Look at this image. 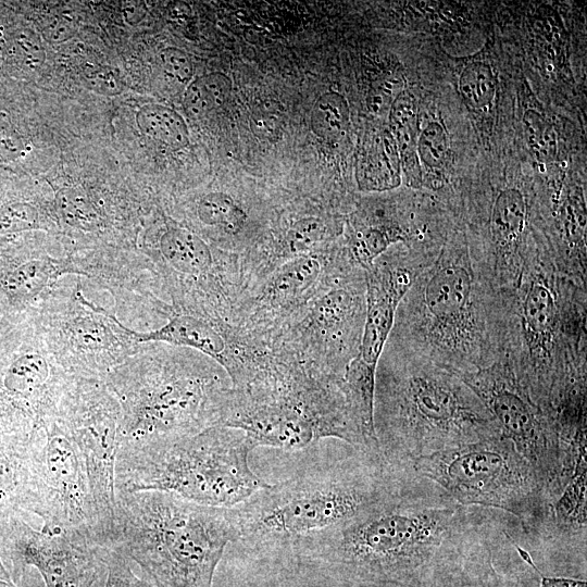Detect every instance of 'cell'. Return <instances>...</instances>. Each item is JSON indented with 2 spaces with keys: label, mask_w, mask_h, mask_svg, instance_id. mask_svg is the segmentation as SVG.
Here are the masks:
<instances>
[{
  "label": "cell",
  "mask_w": 587,
  "mask_h": 587,
  "mask_svg": "<svg viewBox=\"0 0 587 587\" xmlns=\"http://www.w3.org/2000/svg\"><path fill=\"white\" fill-rule=\"evenodd\" d=\"M516 551L520 555V558L528 564L540 577V587H587V583L585 579H578V578H570V577H561V576H547L545 575L536 565L534 559L532 558L530 553L519 546L517 544H514Z\"/></svg>",
  "instance_id": "74e56055"
},
{
  "label": "cell",
  "mask_w": 587,
  "mask_h": 587,
  "mask_svg": "<svg viewBox=\"0 0 587 587\" xmlns=\"http://www.w3.org/2000/svg\"><path fill=\"white\" fill-rule=\"evenodd\" d=\"M460 377L492 414L502 437L530 463L551 507L569 483L555 422L532 400L504 353L489 366Z\"/></svg>",
  "instance_id": "4fadbf2b"
},
{
  "label": "cell",
  "mask_w": 587,
  "mask_h": 587,
  "mask_svg": "<svg viewBox=\"0 0 587 587\" xmlns=\"http://www.w3.org/2000/svg\"><path fill=\"white\" fill-rule=\"evenodd\" d=\"M30 444L28 513L41 519L40 530L85 537L105 548L85 460L74 439L53 419Z\"/></svg>",
  "instance_id": "7c38bea8"
},
{
  "label": "cell",
  "mask_w": 587,
  "mask_h": 587,
  "mask_svg": "<svg viewBox=\"0 0 587 587\" xmlns=\"http://www.w3.org/2000/svg\"><path fill=\"white\" fill-rule=\"evenodd\" d=\"M30 320L55 362L75 377L104 380L141 345L116 314L87 299L79 277L60 280Z\"/></svg>",
  "instance_id": "30bf717a"
},
{
  "label": "cell",
  "mask_w": 587,
  "mask_h": 587,
  "mask_svg": "<svg viewBox=\"0 0 587 587\" xmlns=\"http://www.w3.org/2000/svg\"><path fill=\"white\" fill-rule=\"evenodd\" d=\"M136 123L146 137L171 150L183 149L189 143L185 120L167 105L147 103L140 107L136 113Z\"/></svg>",
  "instance_id": "cb8c5ba5"
},
{
  "label": "cell",
  "mask_w": 587,
  "mask_h": 587,
  "mask_svg": "<svg viewBox=\"0 0 587 587\" xmlns=\"http://www.w3.org/2000/svg\"><path fill=\"white\" fill-rule=\"evenodd\" d=\"M355 178L362 191H385L400 185V155L389 129L365 135L357 159Z\"/></svg>",
  "instance_id": "ffe728a7"
},
{
  "label": "cell",
  "mask_w": 587,
  "mask_h": 587,
  "mask_svg": "<svg viewBox=\"0 0 587 587\" xmlns=\"http://www.w3.org/2000/svg\"><path fill=\"white\" fill-rule=\"evenodd\" d=\"M255 447L242 430L223 424L173 440L121 447L116 491H161L205 507L232 508L268 485L249 465Z\"/></svg>",
  "instance_id": "ba28073f"
},
{
  "label": "cell",
  "mask_w": 587,
  "mask_h": 587,
  "mask_svg": "<svg viewBox=\"0 0 587 587\" xmlns=\"http://www.w3.org/2000/svg\"><path fill=\"white\" fill-rule=\"evenodd\" d=\"M82 75L89 89L105 96H116L123 90V83L120 76L110 67L85 63Z\"/></svg>",
  "instance_id": "d590c367"
},
{
  "label": "cell",
  "mask_w": 587,
  "mask_h": 587,
  "mask_svg": "<svg viewBox=\"0 0 587 587\" xmlns=\"http://www.w3.org/2000/svg\"><path fill=\"white\" fill-rule=\"evenodd\" d=\"M355 587H399L396 585L390 584H379V585H364V586H355ZM459 587H502L501 580H491V582H485V583H476L471 585H464Z\"/></svg>",
  "instance_id": "60d3db41"
},
{
  "label": "cell",
  "mask_w": 587,
  "mask_h": 587,
  "mask_svg": "<svg viewBox=\"0 0 587 587\" xmlns=\"http://www.w3.org/2000/svg\"><path fill=\"white\" fill-rule=\"evenodd\" d=\"M105 549L88 538L34 529L23 519L0 534V555L16 585L33 566L47 587H92L105 567Z\"/></svg>",
  "instance_id": "2e32d148"
},
{
  "label": "cell",
  "mask_w": 587,
  "mask_h": 587,
  "mask_svg": "<svg viewBox=\"0 0 587 587\" xmlns=\"http://www.w3.org/2000/svg\"><path fill=\"white\" fill-rule=\"evenodd\" d=\"M587 461L577 465L572 478L550 507L544 530L548 538L579 539L586 545Z\"/></svg>",
  "instance_id": "44dd1931"
},
{
  "label": "cell",
  "mask_w": 587,
  "mask_h": 587,
  "mask_svg": "<svg viewBox=\"0 0 587 587\" xmlns=\"http://www.w3.org/2000/svg\"><path fill=\"white\" fill-rule=\"evenodd\" d=\"M30 480V441L0 434V534L28 513Z\"/></svg>",
  "instance_id": "ac0fdd59"
},
{
  "label": "cell",
  "mask_w": 587,
  "mask_h": 587,
  "mask_svg": "<svg viewBox=\"0 0 587 587\" xmlns=\"http://www.w3.org/2000/svg\"><path fill=\"white\" fill-rule=\"evenodd\" d=\"M503 300L504 354L532 400L557 424L562 410L587 401V282L560 270L549 245L537 241Z\"/></svg>",
  "instance_id": "3957f363"
},
{
  "label": "cell",
  "mask_w": 587,
  "mask_h": 587,
  "mask_svg": "<svg viewBox=\"0 0 587 587\" xmlns=\"http://www.w3.org/2000/svg\"><path fill=\"white\" fill-rule=\"evenodd\" d=\"M389 132L397 143L404 176L414 177L419 175L421 165L416 151L419 136L417 108L414 98L404 90L399 93L390 105Z\"/></svg>",
  "instance_id": "7402d4cb"
},
{
  "label": "cell",
  "mask_w": 587,
  "mask_h": 587,
  "mask_svg": "<svg viewBox=\"0 0 587 587\" xmlns=\"http://www.w3.org/2000/svg\"><path fill=\"white\" fill-rule=\"evenodd\" d=\"M412 470L362 449L334 464L267 485L226 513L234 541L258 553L288 552L303 538L346 524L390 496Z\"/></svg>",
  "instance_id": "5b68a950"
},
{
  "label": "cell",
  "mask_w": 587,
  "mask_h": 587,
  "mask_svg": "<svg viewBox=\"0 0 587 587\" xmlns=\"http://www.w3.org/2000/svg\"><path fill=\"white\" fill-rule=\"evenodd\" d=\"M158 65L162 79L172 89H186L192 80L193 64L190 57L182 49L167 47L158 55Z\"/></svg>",
  "instance_id": "4dcf8cb0"
},
{
  "label": "cell",
  "mask_w": 587,
  "mask_h": 587,
  "mask_svg": "<svg viewBox=\"0 0 587 587\" xmlns=\"http://www.w3.org/2000/svg\"><path fill=\"white\" fill-rule=\"evenodd\" d=\"M232 91V80L223 73L203 74L192 79L184 90L183 107L191 118H203L220 109Z\"/></svg>",
  "instance_id": "d4e9b609"
},
{
  "label": "cell",
  "mask_w": 587,
  "mask_h": 587,
  "mask_svg": "<svg viewBox=\"0 0 587 587\" xmlns=\"http://www.w3.org/2000/svg\"><path fill=\"white\" fill-rule=\"evenodd\" d=\"M524 134L530 152L538 162H550L557 154V134L546 118L535 110L523 116Z\"/></svg>",
  "instance_id": "f546056e"
},
{
  "label": "cell",
  "mask_w": 587,
  "mask_h": 587,
  "mask_svg": "<svg viewBox=\"0 0 587 587\" xmlns=\"http://www.w3.org/2000/svg\"><path fill=\"white\" fill-rule=\"evenodd\" d=\"M435 254L404 247L386 251L364 271L365 319L357 355L342 384L351 410L369 440H375L374 394L378 361L390 336L398 305Z\"/></svg>",
  "instance_id": "8fae6325"
},
{
  "label": "cell",
  "mask_w": 587,
  "mask_h": 587,
  "mask_svg": "<svg viewBox=\"0 0 587 587\" xmlns=\"http://www.w3.org/2000/svg\"><path fill=\"white\" fill-rule=\"evenodd\" d=\"M47 38L53 42H61L71 38L75 32V23L65 16L55 15L48 17L45 25Z\"/></svg>",
  "instance_id": "ab89813d"
},
{
  "label": "cell",
  "mask_w": 587,
  "mask_h": 587,
  "mask_svg": "<svg viewBox=\"0 0 587 587\" xmlns=\"http://www.w3.org/2000/svg\"><path fill=\"white\" fill-rule=\"evenodd\" d=\"M193 353L143 342L107 375L121 409L120 448L173 440L223 423L230 390L209 358Z\"/></svg>",
  "instance_id": "8992f818"
},
{
  "label": "cell",
  "mask_w": 587,
  "mask_h": 587,
  "mask_svg": "<svg viewBox=\"0 0 587 587\" xmlns=\"http://www.w3.org/2000/svg\"><path fill=\"white\" fill-rule=\"evenodd\" d=\"M503 295L463 234L444 243L400 301L387 344L459 376L504 353Z\"/></svg>",
  "instance_id": "7a4b0ae2"
},
{
  "label": "cell",
  "mask_w": 587,
  "mask_h": 587,
  "mask_svg": "<svg viewBox=\"0 0 587 587\" xmlns=\"http://www.w3.org/2000/svg\"><path fill=\"white\" fill-rule=\"evenodd\" d=\"M72 377L49 353L30 320L22 346L0 366V434L32 441L55 419Z\"/></svg>",
  "instance_id": "9a60e30c"
},
{
  "label": "cell",
  "mask_w": 587,
  "mask_h": 587,
  "mask_svg": "<svg viewBox=\"0 0 587 587\" xmlns=\"http://www.w3.org/2000/svg\"><path fill=\"white\" fill-rule=\"evenodd\" d=\"M326 227L314 217L302 218L295 223L287 235L288 250L294 254H303L324 239Z\"/></svg>",
  "instance_id": "e575fe53"
},
{
  "label": "cell",
  "mask_w": 587,
  "mask_h": 587,
  "mask_svg": "<svg viewBox=\"0 0 587 587\" xmlns=\"http://www.w3.org/2000/svg\"><path fill=\"white\" fill-rule=\"evenodd\" d=\"M35 229L58 230L53 213L41 204L27 201L0 205V235Z\"/></svg>",
  "instance_id": "83f0119b"
},
{
  "label": "cell",
  "mask_w": 587,
  "mask_h": 587,
  "mask_svg": "<svg viewBox=\"0 0 587 587\" xmlns=\"http://www.w3.org/2000/svg\"><path fill=\"white\" fill-rule=\"evenodd\" d=\"M0 587H17L16 584L13 582L7 567L4 566L1 555H0Z\"/></svg>",
  "instance_id": "b9f144b4"
},
{
  "label": "cell",
  "mask_w": 587,
  "mask_h": 587,
  "mask_svg": "<svg viewBox=\"0 0 587 587\" xmlns=\"http://www.w3.org/2000/svg\"><path fill=\"white\" fill-rule=\"evenodd\" d=\"M139 344L162 342L200 352L228 369L227 342L220 330L202 314L176 311L161 327L133 330Z\"/></svg>",
  "instance_id": "d6986e66"
},
{
  "label": "cell",
  "mask_w": 587,
  "mask_h": 587,
  "mask_svg": "<svg viewBox=\"0 0 587 587\" xmlns=\"http://www.w3.org/2000/svg\"><path fill=\"white\" fill-rule=\"evenodd\" d=\"M107 579L104 587H153L148 579L135 574L132 561L115 548H107L104 552Z\"/></svg>",
  "instance_id": "d6a6232c"
},
{
  "label": "cell",
  "mask_w": 587,
  "mask_h": 587,
  "mask_svg": "<svg viewBox=\"0 0 587 587\" xmlns=\"http://www.w3.org/2000/svg\"><path fill=\"white\" fill-rule=\"evenodd\" d=\"M402 80L400 78L389 77L383 79L376 88L371 90L369 97V108L373 112H380L390 109L394 100L401 93Z\"/></svg>",
  "instance_id": "8d00e7d4"
},
{
  "label": "cell",
  "mask_w": 587,
  "mask_h": 587,
  "mask_svg": "<svg viewBox=\"0 0 587 587\" xmlns=\"http://www.w3.org/2000/svg\"><path fill=\"white\" fill-rule=\"evenodd\" d=\"M412 470L462 505L507 511L527 534H544L550 503L530 463L502 436L422 457Z\"/></svg>",
  "instance_id": "9c48e42d"
},
{
  "label": "cell",
  "mask_w": 587,
  "mask_h": 587,
  "mask_svg": "<svg viewBox=\"0 0 587 587\" xmlns=\"http://www.w3.org/2000/svg\"><path fill=\"white\" fill-rule=\"evenodd\" d=\"M55 419L83 454L104 546L110 547L114 539L115 465L120 448L117 400L104 380L74 376Z\"/></svg>",
  "instance_id": "5bb4252c"
},
{
  "label": "cell",
  "mask_w": 587,
  "mask_h": 587,
  "mask_svg": "<svg viewBox=\"0 0 587 587\" xmlns=\"http://www.w3.org/2000/svg\"><path fill=\"white\" fill-rule=\"evenodd\" d=\"M416 151L420 161L427 167L441 166L449 152V139L446 128L438 122H430L417 136Z\"/></svg>",
  "instance_id": "1f68e13d"
},
{
  "label": "cell",
  "mask_w": 587,
  "mask_h": 587,
  "mask_svg": "<svg viewBox=\"0 0 587 587\" xmlns=\"http://www.w3.org/2000/svg\"><path fill=\"white\" fill-rule=\"evenodd\" d=\"M23 141L14 128L2 117H0V155L5 159H13L23 151Z\"/></svg>",
  "instance_id": "f35d334b"
},
{
  "label": "cell",
  "mask_w": 587,
  "mask_h": 587,
  "mask_svg": "<svg viewBox=\"0 0 587 587\" xmlns=\"http://www.w3.org/2000/svg\"><path fill=\"white\" fill-rule=\"evenodd\" d=\"M9 52L22 66L38 68L45 60V50L39 38L28 29H18L9 41Z\"/></svg>",
  "instance_id": "836d02e7"
},
{
  "label": "cell",
  "mask_w": 587,
  "mask_h": 587,
  "mask_svg": "<svg viewBox=\"0 0 587 587\" xmlns=\"http://www.w3.org/2000/svg\"><path fill=\"white\" fill-rule=\"evenodd\" d=\"M233 541L225 508L161 491H116L111 547L136 563L153 587H212Z\"/></svg>",
  "instance_id": "52a82bcc"
},
{
  "label": "cell",
  "mask_w": 587,
  "mask_h": 587,
  "mask_svg": "<svg viewBox=\"0 0 587 587\" xmlns=\"http://www.w3.org/2000/svg\"><path fill=\"white\" fill-rule=\"evenodd\" d=\"M414 471L352 521L313 534L288 553L332 587H459L499 579L487 522Z\"/></svg>",
  "instance_id": "6da1fadb"
},
{
  "label": "cell",
  "mask_w": 587,
  "mask_h": 587,
  "mask_svg": "<svg viewBox=\"0 0 587 587\" xmlns=\"http://www.w3.org/2000/svg\"><path fill=\"white\" fill-rule=\"evenodd\" d=\"M374 428L384 461L400 470H412L425 455L502 436L458 374L389 344L376 370Z\"/></svg>",
  "instance_id": "277c9868"
},
{
  "label": "cell",
  "mask_w": 587,
  "mask_h": 587,
  "mask_svg": "<svg viewBox=\"0 0 587 587\" xmlns=\"http://www.w3.org/2000/svg\"><path fill=\"white\" fill-rule=\"evenodd\" d=\"M196 215L203 225L229 234L241 230L247 220L246 212L235 199L222 191L202 196L196 205Z\"/></svg>",
  "instance_id": "484cf974"
},
{
  "label": "cell",
  "mask_w": 587,
  "mask_h": 587,
  "mask_svg": "<svg viewBox=\"0 0 587 587\" xmlns=\"http://www.w3.org/2000/svg\"><path fill=\"white\" fill-rule=\"evenodd\" d=\"M65 275H77L67 252L37 251L0 271V292L10 304L33 310Z\"/></svg>",
  "instance_id": "e0dca14e"
},
{
  "label": "cell",
  "mask_w": 587,
  "mask_h": 587,
  "mask_svg": "<svg viewBox=\"0 0 587 587\" xmlns=\"http://www.w3.org/2000/svg\"><path fill=\"white\" fill-rule=\"evenodd\" d=\"M497 80L489 64L475 61L467 64L459 77V92L463 102L473 111L490 107L496 95Z\"/></svg>",
  "instance_id": "f1b7e54d"
},
{
  "label": "cell",
  "mask_w": 587,
  "mask_h": 587,
  "mask_svg": "<svg viewBox=\"0 0 587 587\" xmlns=\"http://www.w3.org/2000/svg\"><path fill=\"white\" fill-rule=\"evenodd\" d=\"M322 265L312 255L298 257L284 264L273 276L267 295L275 304H288L311 290L320 278Z\"/></svg>",
  "instance_id": "603a6c76"
},
{
  "label": "cell",
  "mask_w": 587,
  "mask_h": 587,
  "mask_svg": "<svg viewBox=\"0 0 587 587\" xmlns=\"http://www.w3.org/2000/svg\"><path fill=\"white\" fill-rule=\"evenodd\" d=\"M349 107L345 97L328 91L315 101L310 117L312 132L326 141L339 139L349 126Z\"/></svg>",
  "instance_id": "4316f807"
}]
</instances>
